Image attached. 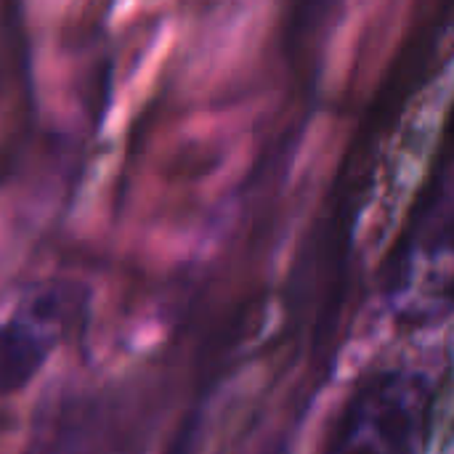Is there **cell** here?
I'll return each instance as SVG.
<instances>
[{
    "label": "cell",
    "instance_id": "2",
    "mask_svg": "<svg viewBox=\"0 0 454 454\" xmlns=\"http://www.w3.org/2000/svg\"><path fill=\"white\" fill-rule=\"evenodd\" d=\"M189 436H192V431L181 434V439L173 444V450L168 454H192V439H189Z\"/></svg>",
    "mask_w": 454,
    "mask_h": 454
},
{
    "label": "cell",
    "instance_id": "3",
    "mask_svg": "<svg viewBox=\"0 0 454 454\" xmlns=\"http://www.w3.org/2000/svg\"><path fill=\"white\" fill-rule=\"evenodd\" d=\"M261 454H290V447H287V442H277L274 447H269V450H263Z\"/></svg>",
    "mask_w": 454,
    "mask_h": 454
},
{
    "label": "cell",
    "instance_id": "1",
    "mask_svg": "<svg viewBox=\"0 0 454 454\" xmlns=\"http://www.w3.org/2000/svg\"><path fill=\"white\" fill-rule=\"evenodd\" d=\"M35 314L0 322V399L24 391L45 367L56 335Z\"/></svg>",
    "mask_w": 454,
    "mask_h": 454
}]
</instances>
